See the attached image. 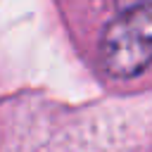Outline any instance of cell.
<instances>
[{
  "mask_svg": "<svg viewBox=\"0 0 152 152\" xmlns=\"http://www.w3.org/2000/svg\"><path fill=\"white\" fill-rule=\"evenodd\" d=\"M100 62L114 78L140 76L152 66V0L124 7L100 38Z\"/></svg>",
  "mask_w": 152,
  "mask_h": 152,
  "instance_id": "obj_1",
  "label": "cell"
}]
</instances>
